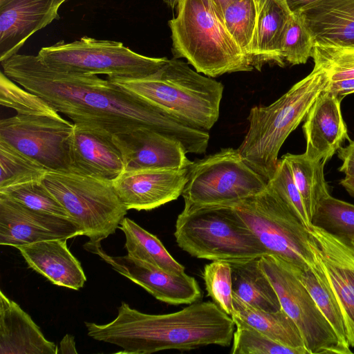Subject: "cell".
Returning <instances> with one entry per match:
<instances>
[{
	"label": "cell",
	"mask_w": 354,
	"mask_h": 354,
	"mask_svg": "<svg viewBox=\"0 0 354 354\" xmlns=\"http://www.w3.org/2000/svg\"><path fill=\"white\" fill-rule=\"evenodd\" d=\"M3 73L41 97L74 124L112 135L148 128L179 141L186 153L203 154L208 131L190 127L151 102L97 75L58 71L38 55L16 54L1 62Z\"/></svg>",
	"instance_id": "6da1fadb"
},
{
	"label": "cell",
	"mask_w": 354,
	"mask_h": 354,
	"mask_svg": "<svg viewBox=\"0 0 354 354\" xmlns=\"http://www.w3.org/2000/svg\"><path fill=\"white\" fill-rule=\"evenodd\" d=\"M118 310L117 317L107 324H84L89 337L122 348L118 353L190 351L209 345L228 346L232 342L234 322L214 301H198L161 315L140 312L124 302Z\"/></svg>",
	"instance_id": "7a4b0ae2"
},
{
	"label": "cell",
	"mask_w": 354,
	"mask_h": 354,
	"mask_svg": "<svg viewBox=\"0 0 354 354\" xmlns=\"http://www.w3.org/2000/svg\"><path fill=\"white\" fill-rule=\"evenodd\" d=\"M107 80L160 107L183 124L209 131L218 121L224 86L176 58L153 74Z\"/></svg>",
	"instance_id": "3957f363"
},
{
	"label": "cell",
	"mask_w": 354,
	"mask_h": 354,
	"mask_svg": "<svg viewBox=\"0 0 354 354\" xmlns=\"http://www.w3.org/2000/svg\"><path fill=\"white\" fill-rule=\"evenodd\" d=\"M330 82L327 73L314 66L306 77L273 103L250 109L248 129L237 149L245 162L267 183L277 169L278 154L283 142L306 118Z\"/></svg>",
	"instance_id": "277c9868"
},
{
	"label": "cell",
	"mask_w": 354,
	"mask_h": 354,
	"mask_svg": "<svg viewBox=\"0 0 354 354\" xmlns=\"http://www.w3.org/2000/svg\"><path fill=\"white\" fill-rule=\"evenodd\" d=\"M177 11L168 22L174 58L209 77L254 69L209 0H180Z\"/></svg>",
	"instance_id": "5b68a950"
},
{
	"label": "cell",
	"mask_w": 354,
	"mask_h": 354,
	"mask_svg": "<svg viewBox=\"0 0 354 354\" xmlns=\"http://www.w3.org/2000/svg\"><path fill=\"white\" fill-rule=\"evenodd\" d=\"M174 236L191 256L238 263L269 254L266 248L230 206L184 205Z\"/></svg>",
	"instance_id": "8992f818"
},
{
	"label": "cell",
	"mask_w": 354,
	"mask_h": 354,
	"mask_svg": "<svg viewBox=\"0 0 354 354\" xmlns=\"http://www.w3.org/2000/svg\"><path fill=\"white\" fill-rule=\"evenodd\" d=\"M223 205L234 210L269 254L301 270L318 265L308 230L268 185L259 194Z\"/></svg>",
	"instance_id": "52a82bcc"
},
{
	"label": "cell",
	"mask_w": 354,
	"mask_h": 354,
	"mask_svg": "<svg viewBox=\"0 0 354 354\" xmlns=\"http://www.w3.org/2000/svg\"><path fill=\"white\" fill-rule=\"evenodd\" d=\"M42 182L89 242L101 243L114 234L127 213L112 181L75 173L48 171Z\"/></svg>",
	"instance_id": "ba28073f"
},
{
	"label": "cell",
	"mask_w": 354,
	"mask_h": 354,
	"mask_svg": "<svg viewBox=\"0 0 354 354\" xmlns=\"http://www.w3.org/2000/svg\"><path fill=\"white\" fill-rule=\"evenodd\" d=\"M37 55L48 67L58 71L130 78L151 75L169 60L139 54L120 41L88 36L71 42L60 40L42 47Z\"/></svg>",
	"instance_id": "9c48e42d"
},
{
	"label": "cell",
	"mask_w": 354,
	"mask_h": 354,
	"mask_svg": "<svg viewBox=\"0 0 354 354\" xmlns=\"http://www.w3.org/2000/svg\"><path fill=\"white\" fill-rule=\"evenodd\" d=\"M266 187V179L245 162L237 149L225 148L192 161L181 196L184 205H227Z\"/></svg>",
	"instance_id": "30bf717a"
},
{
	"label": "cell",
	"mask_w": 354,
	"mask_h": 354,
	"mask_svg": "<svg viewBox=\"0 0 354 354\" xmlns=\"http://www.w3.org/2000/svg\"><path fill=\"white\" fill-rule=\"evenodd\" d=\"M261 269L272 285L281 308L298 327L309 354H352L344 344L297 277L292 268L268 254L259 258Z\"/></svg>",
	"instance_id": "8fae6325"
},
{
	"label": "cell",
	"mask_w": 354,
	"mask_h": 354,
	"mask_svg": "<svg viewBox=\"0 0 354 354\" xmlns=\"http://www.w3.org/2000/svg\"><path fill=\"white\" fill-rule=\"evenodd\" d=\"M74 124L60 117L24 115L1 119L0 140L48 171L73 173L71 142Z\"/></svg>",
	"instance_id": "7c38bea8"
},
{
	"label": "cell",
	"mask_w": 354,
	"mask_h": 354,
	"mask_svg": "<svg viewBox=\"0 0 354 354\" xmlns=\"http://www.w3.org/2000/svg\"><path fill=\"white\" fill-rule=\"evenodd\" d=\"M84 248L98 255L119 274L139 285L160 301L171 305L191 304L203 296L196 279L185 272L171 273L128 254L110 256L100 243L88 241Z\"/></svg>",
	"instance_id": "4fadbf2b"
},
{
	"label": "cell",
	"mask_w": 354,
	"mask_h": 354,
	"mask_svg": "<svg viewBox=\"0 0 354 354\" xmlns=\"http://www.w3.org/2000/svg\"><path fill=\"white\" fill-rule=\"evenodd\" d=\"M308 232L340 306L348 344L354 347V243L312 225Z\"/></svg>",
	"instance_id": "5bb4252c"
},
{
	"label": "cell",
	"mask_w": 354,
	"mask_h": 354,
	"mask_svg": "<svg viewBox=\"0 0 354 354\" xmlns=\"http://www.w3.org/2000/svg\"><path fill=\"white\" fill-rule=\"evenodd\" d=\"M82 235L70 218L29 208L0 195V244L19 245Z\"/></svg>",
	"instance_id": "9a60e30c"
},
{
	"label": "cell",
	"mask_w": 354,
	"mask_h": 354,
	"mask_svg": "<svg viewBox=\"0 0 354 354\" xmlns=\"http://www.w3.org/2000/svg\"><path fill=\"white\" fill-rule=\"evenodd\" d=\"M188 167L124 170L112 181L128 210H151L176 200L187 181Z\"/></svg>",
	"instance_id": "2e32d148"
},
{
	"label": "cell",
	"mask_w": 354,
	"mask_h": 354,
	"mask_svg": "<svg viewBox=\"0 0 354 354\" xmlns=\"http://www.w3.org/2000/svg\"><path fill=\"white\" fill-rule=\"evenodd\" d=\"M113 139L122 156L124 170L176 169L192 163L179 141L151 129L142 127L113 135Z\"/></svg>",
	"instance_id": "e0dca14e"
},
{
	"label": "cell",
	"mask_w": 354,
	"mask_h": 354,
	"mask_svg": "<svg viewBox=\"0 0 354 354\" xmlns=\"http://www.w3.org/2000/svg\"><path fill=\"white\" fill-rule=\"evenodd\" d=\"M68 0H0V62L17 54L36 32L58 19Z\"/></svg>",
	"instance_id": "ac0fdd59"
},
{
	"label": "cell",
	"mask_w": 354,
	"mask_h": 354,
	"mask_svg": "<svg viewBox=\"0 0 354 354\" xmlns=\"http://www.w3.org/2000/svg\"><path fill=\"white\" fill-rule=\"evenodd\" d=\"M71 156L75 174L113 181L125 169L113 135L84 124H74Z\"/></svg>",
	"instance_id": "d6986e66"
},
{
	"label": "cell",
	"mask_w": 354,
	"mask_h": 354,
	"mask_svg": "<svg viewBox=\"0 0 354 354\" xmlns=\"http://www.w3.org/2000/svg\"><path fill=\"white\" fill-rule=\"evenodd\" d=\"M342 99L325 88L310 107L303 125L304 153L310 160L326 163L344 140H350L341 111Z\"/></svg>",
	"instance_id": "ffe728a7"
},
{
	"label": "cell",
	"mask_w": 354,
	"mask_h": 354,
	"mask_svg": "<svg viewBox=\"0 0 354 354\" xmlns=\"http://www.w3.org/2000/svg\"><path fill=\"white\" fill-rule=\"evenodd\" d=\"M68 239H53L17 246L32 270L52 283L77 290L84 286L86 275L80 262L67 246Z\"/></svg>",
	"instance_id": "44dd1931"
},
{
	"label": "cell",
	"mask_w": 354,
	"mask_h": 354,
	"mask_svg": "<svg viewBox=\"0 0 354 354\" xmlns=\"http://www.w3.org/2000/svg\"><path fill=\"white\" fill-rule=\"evenodd\" d=\"M58 347L48 340L18 304L0 291V354H57Z\"/></svg>",
	"instance_id": "7402d4cb"
},
{
	"label": "cell",
	"mask_w": 354,
	"mask_h": 354,
	"mask_svg": "<svg viewBox=\"0 0 354 354\" xmlns=\"http://www.w3.org/2000/svg\"><path fill=\"white\" fill-rule=\"evenodd\" d=\"M258 18L251 63L261 71L266 64L281 67L286 62L281 55L285 29L291 16L287 0H257Z\"/></svg>",
	"instance_id": "603a6c76"
},
{
	"label": "cell",
	"mask_w": 354,
	"mask_h": 354,
	"mask_svg": "<svg viewBox=\"0 0 354 354\" xmlns=\"http://www.w3.org/2000/svg\"><path fill=\"white\" fill-rule=\"evenodd\" d=\"M298 12L315 39L354 46V0H322Z\"/></svg>",
	"instance_id": "cb8c5ba5"
},
{
	"label": "cell",
	"mask_w": 354,
	"mask_h": 354,
	"mask_svg": "<svg viewBox=\"0 0 354 354\" xmlns=\"http://www.w3.org/2000/svg\"><path fill=\"white\" fill-rule=\"evenodd\" d=\"M232 295L234 313L231 317L234 322L245 324L285 346L309 354L298 327L282 308L272 312L259 310Z\"/></svg>",
	"instance_id": "d4e9b609"
},
{
	"label": "cell",
	"mask_w": 354,
	"mask_h": 354,
	"mask_svg": "<svg viewBox=\"0 0 354 354\" xmlns=\"http://www.w3.org/2000/svg\"><path fill=\"white\" fill-rule=\"evenodd\" d=\"M259 259L230 263L233 294L259 310H279L281 307L277 295L261 269Z\"/></svg>",
	"instance_id": "484cf974"
},
{
	"label": "cell",
	"mask_w": 354,
	"mask_h": 354,
	"mask_svg": "<svg viewBox=\"0 0 354 354\" xmlns=\"http://www.w3.org/2000/svg\"><path fill=\"white\" fill-rule=\"evenodd\" d=\"M119 228L125 236L127 254L174 274H183L185 268L172 257L155 235L135 221L124 217Z\"/></svg>",
	"instance_id": "4316f807"
},
{
	"label": "cell",
	"mask_w": 354,
	"mask_h": 354,
	"mask_svg": "<svg viewBox=\"0 0 354 354\" xmlns=\"http://www.w3.org/2000/svg\"><path fill=\"white\" fill-rule=\"evenodd\" d=\"M282 157L288 163L294 182L311 221L319 202L330 194L324 173L326 163L310 160L305 153H286Z\"/></svg>",
	"instance_id": "83f0119b"
},
{
	"label": "cell",
	"mask_w": 354,
	"mask_h": 354,
	"mask_svg": "<svg viewBox=\"0 0 354 354\" xmlns=\"http://www.w3.org/2000/svg\"><path fill=\"white\" fill-rule=\"evenodd\" d=\"M291 267L335 330L340 341L346 346H351L347 339L346 326L340 306L323 271L320 262H319L317 267L313 268H308L301 270L293 266Z\"/></svg>",
	"instance_id": "f1b7e54d"
},
{
	"label": "cell",
	"mask_w": 354,
	"mask_h": 354,
	"mask_svg": "<svg viewBox=\"0 0 354 354\" xmlns=\"http://www.w3.org/2000/svg\"><path fill=\"white\" fill-rule=\"evenodd\" d=\"M222 18L230 35L252 65L258 18L257 0L229 1L223 9Z\"/></svg>",
	"instance_id": "f546056e"
},
{
	"label": "cell",
	"mask_w": 354,
	"mask_h": 354,
	"mask_svg": "<svg viewBox=\"0 0 354 354\" xmlns=\"http://www.w3.org/2000/svg\"><path fill=\"white\" fill-rule=\"evenodd\" d=\"M48 171L41 164L0 140V189L42 180Z\"/></svg>",
	"instance_id": "4dcf8cb0"
},
{
	"label": "cell",
	"mask_w": 354,
	"mask_h": 354,
	"mask_svg": "<svg viewBox=\"0 0 354 354\" xmlns=\"http://www.w3.org/2000/svg\"><path fill=\"white\" fill-rule=\"evenodd\" d=\"M311 224L354 243V205L329 194L319 202Z\"/></svg>",
	"instance_id": "1f68e13d"
},
{
	"label": "cell",
	"mask_w": 354,
	"mask_h": 354,
	"mask_svg": "<svg viewBox=\"0 0 354 354\" xmlns=\"http://www.w3.org/2000/svg\"><path fill=\"white\" fill-rule=\"evenodd\" d=\"M314 66L324 70L330 81L354 78V46L315 39Z\"/></svg>",
	"instance_id": "d6a6232c"
},
{
	"label": "cell",
	"mask_w": 354,
	"mask_h": 354,
	"mask_svg": "<svg viewBox=\"0 0 354 354\" xmlns=\"http://www.w3.org/2000/svg\"><path fill=\"white\" fill-rule=\"evenodd\" d=\"M315 38L300 12H292L285 29L281 55L291 65L304 64L312 57Z\"/></svg>",
	"instance_id": "836d02e7"
},
{
	"label": "cell",
	"mask_w": 354,
	"mask_h": 354,
	"mask_svg": "<svg viewBox=\"0 0 354 354\" xmlns=\"http://www.w3.org/2000/svg\"><path fill=\"white\" fill-rule=\"evenodd\" d=\"M0 73V103L11 108L18 115L60 117L59 113L39 96L23 89Z\"/></svg>",
	"instance_id": "e575fe53"
},
{
	"label": "cell",
	"mask_w": 354,
	"mask_h": 354,
	"mask_svg": "<svg viewBox=\"0 0 354 354\" xmlns=\"http://www.w3.org/2000/svg\"><path fill=\"white\" fill-rule=\"evenodd\" d=\"M0 195L32 209L71 219L68 212L42 180L32 181L0 189Z\"/></svg>",
	"instance_id": "d590c367"
},
{
	"label": "cell",
	"mask_w": 354,
	"mask_h": 354,
	"mask_svg": "<svg viewBox=\"0 0 354 354\" xmlns=\"http://www.w3.org/2000/svg\"><path fill=\"white\" fill-rule=\"evenodd\" d=\"M234 324L232 354H308L305 351L280 344L245 324Z\"/></svg>",
	"instance_id": "8d00e7d4"
},
{
	"label": "cell",
	"mask_w": 354,
	"mask_h": 354,
	"mask_svg": "<svg viewBox=\"0 0 354 354\" xmlns=\"http://www.w3.org/2000/svg\"><path fill=\"white\" fill-rule=\"evenodd\" d=\"M203 278L207 295L227 315L234 313L232 268L225 261H212L206 264Z\"/></svg>",
	"instance_id": "74e56055"
},
{
	"label": "cell",
	"mask_w": 354,
	"mask_h": 354,
	"mask_svg": "<svg viewBox=\"0 0 354 354\" xmlns=\"http://www.w3.org/2000/svg\"><path fill=\"white\" fill-rule=\"evenodd\" d=\"M267 185L270 187L308 230L311 221L302 197L294 182L288 162L284 158L279 159L277 169Z\"/></svg>",
	"instance_id": "f35d334b"
},
{
	"label": "cell",
	"mask_w": 354,
	"mask_h": 354,
	"mask_svg": "<svg viewBox=\"0 0 354 354\" xmlns=\"http://www.w3.org/2000/svg\"><path fill=\"white\" fill-rule=\"evenodd\" d=\"M339 158L342 161L338 170L347 176H354V140H350L345 147H340L337 151Z\"/></svg>",
	"instance_id": "ab89813d"
},
{
	"label": "cell",
	"mask_w": 354,
	"mask_h": 354,
	"mask_svg": "<svg viewBox=\"0 0 354 354\" xmlns=\"http://www.w3.org/2000/svg\"><path fill=\"white\" fill-rule=\"evenodd\" d=\"M326 88L344 98L348 94L354 93V78L330 81Z\"/></svg>",
	"instance_id": "60d3db41"
},
{
	"label": "cell",
	"mask_w": 354,
	"mask_h": 354,
	"mask_svg": "<svg viewBox=\"0 0 354 354\" xmlns=\"http://www.w3.org/2000/svg\"><path fill=\"white\" fill-rule=\"evenodd\" d=\"M58 353H77L75 348L74 337L71 335H66L59 343Z\"/></svg>",
	"instance_id": "b9f144b4"
},
{
	"label": "cell",
	"mask_w": 354,
	"mask_h": 354,
	"mask_svg": "<svg viewBox=\"0 0 354 354\" xmlns=\"http://www.w3.org/2000/svg\"><path fill=\"white\" fill-rule=\"evenodd\" d=\"M322 0H287V3L292 12H298Z\"/></svg>",
	"instance_id": "7bdbcfd3"
},
{
	"label": "cell",
	"mask_w": 354,
	"mask_h": 354,
	"mask_svg": "<svg viewBox=\"0 0 354 354\" xmlns=\"http://www.w3.org/2000/svg\"><path fill=\"white\" fill-rule=\"evenodd\" d=\"M340 184L354 198V176H346L344 178L341 180Z\"/></svg>",
	"instance_id": "ee69618b"
},
{
	"label": "cell",
	"mask_w": 354,
	"mask_h": 354,
	"mask_svg": "<svg viewBox=\"0 0 354 354\" xmlns=\"http://www.w3.org/2000/svg\"><path fill=\"white\" fill-rule=\"evenodd\" d=\"M214 7L215 10L218 12V14L222 18V12L223 9L227 3L230 0H209ZM223 19V18H222Z\"/></svg>",
	"instance_id": "f6af8a7d"
},
{
	"label": "cell",
	"mask_w": 354,
	"mask_h": 354,
	"mask_svg": "<svg viewBox=\"0 0 354 354\" xmlns=\"http://www.w3.org/2000/svg\"><path fill=\"white\" fill-rule=\"evenodd\" d=\"M180 1V0H163L166 5L171 9L177 8Z\"/></svg>",
	"instance_id": "bcb514c9"
}]
</instances>
